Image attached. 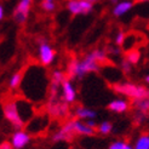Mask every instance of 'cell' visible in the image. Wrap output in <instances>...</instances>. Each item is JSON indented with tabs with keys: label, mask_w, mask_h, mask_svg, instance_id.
Listing matches in <instances>:
<instances>
[{
	"label": "cell",
	"mask_w": 149,
	"mask_h": 149,
	"mask_svg": "<svg viewBox=\"0 0 149 149\" xmlns=\"http://www.w3.org/2000/svg\"><path fill=\"white\" fill-rule=\"evenodd\" d=\"M125 38H126V36H125V33L120 32V33L118 34L116 40H115V41H116V44H118L119 46H123V44H124V41H125Z\"/></svg>",
	"instance_id": "obj_21"
},
{
	"label": "cell",
	"mask_w": 149,
	"mask_h": 149,
	"mask_svg": "<svg viewBox=\"0 0 149 149\" xmlns=\"http://www.w3.org/2000/svg\"><path fill=\"white\" fill-rule=\"evenodd\" d=\"M111 130H113V125H111L110 121H103L97 126V131L101 133V135H104V136L109 135L111 132Z\"/></svg>",
	"instance_id": "obj_18"
},
{
	"label": "cell",
	"mask_w": 149,
	"mask_h": 149,
	"mask_svg": "<svg viewBox=\"0 0 149 149\" xmlns=\"http://www.w3.org/2000/svg\"><path fill=\"white\" fill-rule=\"evenodd\" d=\"M0 149H15V148L11 144V142H7V141H5V142H3L1 144H0Z\"/></svg>",
	"instance_id": "obj_23"
},
{
	"label": "cell",
	"mask_w": 149,
	"mask_h": 149,
	"mask_svg": "<svg viewBox=\"0 0 149 149\" xmlns=\"http://www.w3.org/2000/svg\"><path fill=\"white\" fill-rule=\"evenodd\" d=\"M75 115L79 119H85V120H92V119H96L97 116V113L92 109L88 108H84V107H78L75 109Z\"/></svg>",
	"instance_id": "obj_12"
},
{
	"label": "cell",
	"mask_w": 149,
	"mask_h": 149,
	"mask_svg": "<svg viewBox=\"0 0 149 149\" xmlns=\"http://www.w3.org/2000/svg\"><path fill=\"white\" fill-rule=\"evenodd\" d=\"M132 7V3L131 1H124V3H120V4H118L115 7H114V10H113V13H114V16L119 17V16H123L124 13H126Z\"/></svg>",
	"instance_id": "obj_13"
},
{
	"label": "cell",
	"mask_w": 149,
	"mask_h": 149,
	"mask_svg": "<svg viewBox=\"0 0 149 149\" xmlns=\"http://www.w3.org/2000/svg\"><path fill=\"white\" fill-rule=\"evenodd\" d=\"M31 3H32V0H21L18 5L16 6L15 12H13V18L17 23L21 24L26 22L29 9H31Z\"/></svg>",
	"instance_id": "obj_7"
},
{
	"label": "cell",
	"mask_w": 149,
	"mask_h": 149,
	"mask_svg": "<svg viewBox=\"0 0 149 149\" xmlns=\"http://www.w3.org/2000/svg\"><path fill=\"white\" fill-rule=\"evenodd\" d=\"M146 81H147V83H149V75H148V77L146 78Z\"/></svg>",
	"instance_id": "obj_27"
},
{
	"label": "cell",
	"mask_w": 149,
	"mask_h": 149,
	"mask_svg": "<svg viewBox=\"0 0 149 149\" xmlns=\"http://www.w3.org/2000/svg\"><path fill=\"white\" fill-rule=\"evenodd\" d=\"M113 88L115 92L121 93L132 100L149 98V90L144 86L135 85L131 83H125V84H115V85H113Z\"/></svg>",
	"instance_id": "obj_1"
},
{
	"label": "cell",
	"mask_w": 149,
	"mask_h": 149,
	"mask_svg": "<svg viewBox=\"0 0 149 149\" xmlns=\"http://www.w3.org/2000/svg\"><path fill=\"white\" fill-rule=\"evenodd\" d=\"M41 7L45 11L50 12V11H54L55 10V4L54 3H50V1H44L42 0V3H41Z\"/></svg>",
	"instance_id": "obj_20"
},
{
	"label": "cell",
	"mask_w": 149,
	"mask_h": 149,
	"mask_svg": "<svg viewBox=\"0 0 149 149\" xmlns=\"http://www.w3.org/2000/svg\"><path fill=\"white\" fill-rule=\"evenodd\" d=\"M62 90H63V101H65L67 103H73L75 101V97H77V93H75V90H74V87L72 85V83L65 79L62 84Z\"/></svg>",
	"instance_id": "obj_10"
},
{
	"label": "cell",
	"mask_w": 149,
	"mask_h": 149,
	"mask_svg": "<svg viewBox=\"0 0 149 149\" xmlns=\"http://www.w3.org/2000/svg\"><path fill=\"white\" fill-rule=\"evenodd\" d=\"M130 62L127 61V59H123V62H121V67H123V69H124V72H126V73H127V72H130V68H131V67H130Z\"/></svg>",
	"instance_id": "obj_22"
},
{
	"label": "cell",
	"mask_w": 149,
	"mask_h": 149,
	"mask_svg": "<svg viewBox=\"0 0 149 149\" xmlns=\"http://www.w3.org/2000/svg\"><path fill=\"white\" fill-rule=\"evenodd\" d=\"M133 149H149V135H141L133 146Z\"/></svg>",
	"instance_id": "obj_14"
},
{
	"label": "cell",
	"mask_w": 149,
	"mask_h": 149,
	"mask_svg": "<svg viewBox=\"0 0 149 149\" xmlns=\"http://www.w3.org/2000/svg\"><path fill=\"white\" fill-rule=\"evenodd\" d=\"M108 109L110 111H114V113L121 114L129 109V103L125 100H114L108 104Z\"/></svg>",
	"instance_id": "obj_11"
},
{
	"label": "cell",
	"mask_w": 149,
	"mask_h": 149,
	"mask_svg": "<svg viewBox=\"0 0 149 149\" xmlns=\"http://www.w3.org/2000/svg\"><path fill=\"white\" fill-rule=\"evenodd\" d=\"M39 55H40V62L42 65H49L52 63L55 58V50L51 49V46L46 41H40V46H39Z\"/></svg>",
	"instance_id": "obj_8"
},
{
	"label": "cell",
	"mask_w": 149,
	"mask_h": 149,
	"mask_svg": "<svg viewBox=\"0 0 149 149\" xmlns=\"http://www.w3.org/2000/svg\"><path fill=\"white\" fill-rule=\"evenodd\" d=\"M44 1H50V3H54V0H44Z\"/></svg>",
	"instance_id": "obj_28"
},
{
	"label": "cell",
	"mask_w": 149,
	"mask_h": 149,
	"mask_svg": "<svg viewBox=\"0 0 149 149\" xmlns=\"http://www.w3.org/2000/svg\"><path fill=\"white\" fill-rule=\"evenodd\" d=\"M73 127L77 135H83V136H93L96 133V129L90 127L86 123L80 121V120H72Z\"/></svg>",
	"instance_id": "obj_9"
},
{
	"label": "cell",
	"mask_w": 149,
	"mask_h": 149,
	"mask_svg": "<svg viewBox=\"0 0 149 149\" xmlns=\"http://www.w3.org/2000/svg\"><path fill=\"white\" fill-rule=\"evenodd\" d=\"M22 80H23V70H18L17 73H15L12 75V78L10 79V88L11 90L17 88L21 85Z\"/></svg>",
	"instance_id": "obj_16"
},
{
	"label": "cell",
	"mask_w": 149,
	"mask_h": 149,
	"mask_svg": "<svg viewBox=\"0 0 149 149\" xmlns=\"http://www.w3.org/2000/svg\"><path fill=\"white\" fill-rule=\"evenodd\" d=\"M88 126H90V127H92V129H97V124H96V121H95V119H92V120H86L85 121Z\"/></svg>",
	"instance_id": "obj_24"
},
{
	"label": "cell",
	"mask_w": 149,
	"mask_h": 149,
	"mask_svg": "<svg viewBox=\"0 0 149 149\" xmlns=\"http://www.w3.org/2000/svg\"><path fill=\"white\" fill-rule=\"evenodd\" d=\"M75 135L77 133L74 131L73 123L68 121L55 133L52 139H54V142H63V141H70Z\"/></svg>",
	"instance_id": "obj_5"
},
{
	"label": "cell",
	"mask_w": 149,
	"mask_h": 149,
	"mask_svg": "<svg viewBox=\"0 0 149 149\" xmlns=\"http://www.w3.org/2000/svg\"><path fill=\"white\" fill-rule=\"evenodd\" d=\"M130 63L136 64L139 61V51L136 49H131L130 51L126 52V57H125Z\"/></svg>",
	"instance_id": "obj_17"
},
{
	"label": "cell",
	"mask_w": 149,
	"mask_h": 149,
	"mask_svg": "<svg viewBox=\"0 0 149 149\" xmlns=\"http://www.w3.org/2000/svg\"><path fill=\"white\" fill-rule=\"evenodd\" d=\"M49 113L54 116V118H61V116H65L68 113V106H67V102H58L56 101V96L55 97H51L50 103H49Z\"/></svg>",
	"instance_id": "obj_4"
},
{
	"label": "cell",
	"mask_w": 149,
	"mask_h": 149,
	"mask_svg": "<svg viewBox=\"0 0 149 149\" xmlns=\"http://www.w3.org/2000/svg\"><path fill=\"white\" fill-rule=\"evenodd\" d=\"M67 7L73 15H87L92 11V4L87 0H69Z\"/></svg>",
	"instance_id": "obj_3"
},
{
	"label": "cell",
	"mask_w": 149,
	"mask_h": 149,
	"mask_svg": "<svg viewBox=\"0 0 149 149\" xmlns=\"http://www.w3.org/2000/svg\"><path fill=\"white\" fill-rule=\"evenodd\" d=\"M110 3H113V4H115V3H116V0H110Z\"/></svg>",
	"instance_id": "obj_29"
},
{
	"label": "cell",
	"mask_w": 149,
	"mask_h": 149,
	"mask_svg": "<svg viewBox=\"0 0 149 149\" xmlns=\"http://www.w3.org/2000/svg\"><path fill=\"white\" fill-rule=\"evenodd\" d=\"M133 106L138 111L142 113H147L149 111V98H143V100H133Z\"/></svg>",
	"instance_id": "obj_15"
},
{
	"label": "cell",
	"mask_w": 149,
	"mask_h": 149,
	"mask_svg": "<svg viewBox=\"0 0 149 149\" xmlns=\"http://www.w3.org/2000/svg\"><path fill=\"white\" fill-rule=\"evenodd\" d=\"M4 18V7L0 6V19Z\"/></svg>",
	"instance_id": "obj_25"
},
{
	"label": "cell",
	"mask_w": 149,
	"mask_h": 149,
	"mask_svg": "<svg viewBox=\"0 0 149 149\" xmlns=\"http://www.w3.org/2000/svg\"><path fill=\"white\" fill-rule=\"evenodd\" d=\"M87 1H90V3H93V1H97V0H87Z\"/></svg>",
	"instance_id": "obj_30"
},
{
	"label": "cell",
	"mask_w": 149,
	"mask_h": 149,
	"mask_svg": "<svg viewBox=\"0 0 149 149\" xmlns=\"http://www.w3.org/2000/svg\"><path fill=\"white\" fill-rule=\"evenodd\" d=\"M108 149H133V147L130 146L129 143L124 142V141H114V142L108 147Z\"/></svg>",
	"instance_id": "obj_19"
},
{
	"label": "cell",
	"mask_w": 149,
	"mask_h": 149,
	"mask_svg": "<svg viewBox=\"0 0 149 149\" xmlns=\"http://www.w3.org/2000/svg\"><path fill=\"white\" fill-rule=\"evenodd\" d=\"M10 142L15 149H23L31 142V136H29V133L27 131L21 129V130H17L16 132L12 133Z\"/></svg>",
	"instance_id": "obj_6"
},
{
	"label": "cell",
	"mask_w": 149,
	"mask_h": 149,
	"mask_svg": "<svg viewBox=\"0 0 149 149\" xmlns=\"http://www.w3.org/2000/svg\"><path fill=\"white\" fill-rule=\"evenodd\" d=\"M136 3H143V1H149V0H135Z\"/></svg>",
	"instance_id": "obj_26"
},
{
	"label": "cell",
	"mask_w": 149,
	"mask_h": 149,
	"mask_svg": "<svg viewBox=\"0 0 149 149\" xmlns=\"http://www.w3.org/2000/svg\"><path fill=\"white\" fill-rule=\"evenodd\" d=\"M3 113H4L5 119L13 126L15 129L21 130L22 127H23L24 121L19 115L17 104L15 101H6L3 104Z\"/></svg>",
	"instance_id": "obj_2"
}]
</instances>
